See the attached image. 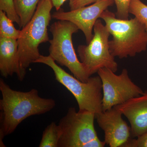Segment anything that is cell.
Segmentation results:
<instances>
[{"mask_svg":"<svg viewBox=\"0 0 147 147\" xmlns=\"http://www.w3.org/2000/svg\"><path fill=\"white\" fill-rule=\"evenodd\" d=\"M0 146L4 137L13 133L18 125L31 116L45 114L53 109L55 100L40 97L37 90L28 92L16 91L11 88L3 79H0Z\"/></svg>","mask_w":147,"mask_h":147,"instance_id":"obj_1","label":"cell"},{"mask_svg":"<svg viewBox=\"0 0 147 147\" xmlns=\"http://www.w3.org/2000/svg\"><path fill=\"white\" fill-rule=\"evenodd\" d=\"M100 18L104 21L105 26L113 36L109 40V45L110 53L115 57H133L146 50L147 30L136 17L127 20L119 19L107 9Z\"/></svg>","mask_w":147,"mask_h":147,"instance_id":"obj_2","label":"cell"},{"mask_svg":"<svg viewBox=\"0 0 147 147\" xmlns=\"http://www.w3.org/2000/svg\"><path fill=\"white\" fill-rule=\"evenodd\" d=\"M53 7L51 0H40L32 18L21 30L17 39L21 70L19 81L24 80L27 69L40 57L39 45L50 40L47 28L52 18Z\"/></svg>","mask_w":147,"mask_h":147,"instance_id":"obj_3","label":"cell"},{"mask_svg":"<svg viewBox=\"0 0 147 147\" xmlns=\"http://www.w3.org/2000/svg\"><path fill=\"white\" fill-rule=\"evenodd\" d=\"M34 63L46 65L52 68L56 80L73 94L80 111H88L95 115L102 110V84L99 76L90 77L87 82H82L67 73L50 56L40 55Z\"/></svg>","mask_w":147,"mask_h":147,"instance_id":"obj_4","label":"cell"},{"mask_svg":"<svg viewBox=\"0 0 147 147\" xmlns=\"http://www.w3.org/2000/svg\"><path fill=\"white\" fill-rule=\"evenodd\" d=\"M79 30L70 21L57 20L53 23L50 28L53 38L49 40V56L60 65L68 68L77 79L87 82L90 76L77 57L72 42V35Z\"/></svg>","mask_w":147,"mask_h":147,"instance_id":"obj_5","label":"cell"},{"mask_svg":"<svg viewBox=\"0 0 147 147\" xmlns=\"http://www.w3.org/2000/svg\"><path fill=\"white\" fill-rule=\"evenodd\" d=\"M95 115L88 111L76 112L69 108L59 122L61 134L58 147H96L97 133L94 125Z\"/></svg>","mask_w":147,"mask_h":147,"instance_id":"obj_6","label":"cell"},{"mask_svg":"<svg viewBox=\"0 0 147 147\" xmlns=\"http://www.w3.org/2000/svg\"><path fill=\"white\" fill-rule=\"evenodd\" d=\"M93 36L87 45H80L77 53L80 61L89 76H91L102 68L114 72L118 70V64L110 50V33L105 25L98 19L93 28Z\"/></svg>","mask_w":147,"mask_h":147,"instance_id":"obj_7","label":"cell"},{"mask_svg":"<svg viewBox=\"0 0 147 147\" xmlns=\"http://www.w3.org/2000/svg\"><path fill=\"white\" fill-rule=\"evenodd\" d=\"M97 73L102 84V111L144 94L145 92L131 81L126 69H123L119 75L107 68L100 69Z\"/></svg>","mask_w":147,"mask_h":147,"instance_id":"obj_8","label":"cell"},{"mask_svg":"<svg viewBox=\"0 0 147 147\" xmlns=\"http://www.w3.org/2000/svg\"><path fill=\"white\" fill-rule=\"evenodd\" d=\"M114 3V0H102L75 10L58 11L52 14V17L56 20L70 21L75 24L83 32L88 44L93 36L92 31L96 22L102 13Z\"/></svg>","mask_w":147,"mask_h":147,"instance_id":"obj_9","label":"cell"},{"mask_svg":"<svg viewBox=\"0 0 147 147\" xmlns=\"http://www.w3.org/2000/svg\"><path fill=\"white\" fill-rule=\"evenodd\" d=\"M122 115L115 107L95 115L98 126L104 131V142L110 147H121L130 138L131 128Z\"/></svg>","mask_w":147,"mask_h":147,"instance_id":"obj_10","label":"cell"},{"mask_svg":"<svg viewBox=\"0 0 147 147\" xmlns=\"http://www.w3.org/2000/svg\"><path fill=\"white\" fill-rule=\"evenodd\" d=\"M115 107L129 121L131 137H137L147 132V91L142 95Z\"/></svg>","mask_w":147,"mask_h":147,"instance_id":"obj_11","label":"cell"},{"mask_svg":"<svg viewBox=\"0 0 147 147\" xmlns=\"http://www.w3.org/2000/svg\"><path fill=\"white\" fill-rule=\"evenodd\" d=\"M0 72L5 78L16 74L21 76L17 40L0 37Z\"/></svg>","mask_w":147,"mask_h":147,"instance_id":"obj_12","label":"cell"},{"mask_svg":"<svg viewBox=\"0 0 147 147\" xmlns=\"http://www.w3.org/2000/svg\"><path fill=\"white\" fill-rule=\"evenodd\" d=\"M40 0H13L15 10L21 21L20 28H23L34 15Z\"/></svg>","mask_w":147,"mask_h":147,"instance_id":"obj_13","label":"cell"},{"mask_svg":"<svg viewBox=\"0 0 147 147\" xmlns=\"http://www.w3.org/2000/svg\"><path fill=\"white\" fill-rule=\"evenodd\" d=\"M61 134L60 127L56 123H51L42 134L39 147H58Z\"/></svg>","mask_w":147,"mask_h":147,"instance_id":"obj_14","label":"cell"},{"mask_svg":"<svg viewBox=\"0 0 147 147\" xmlns=\"http://www.w3.org/2000/svg\"><path fill=\"white\" fill-rule=\"evenodd\" d=\"M13 23L5 13L0 10V37L17 40L19 38L21 30H17Z\"/></svg>","mask_w":147,"mask_h":147,"instance_id":"obj_15","label":"cell"},{"mask_svg":"<svg viewBox=\"0 0 147 147\" xmlns=\"http://www.w3.org/2000/svg\"><path fill=\"white\" fill-rule=\"evenodd\" d=\"M129 12L134 15L146 27L147 30V5L141 0H131Z\"/></svg>","mask_w":147,"mask_h":147,"instance_id":"obj_16","label":"cell"},{"mask_svg":"<svg viewBox=\"0 0 147 147\" xmlns=\"http://www.w3.org/2000/svg\"><path fill=\"white\" fill-rule=\"evenodd\" d=\"M0 10L3 11L13 23L20 26L21 21L15 10L13 0H0Z\"/></svg>","mask_w":147,"mask_h":147,"instance_id":"obj_17","label":"cell"},{"mask_svg":"<svg viewBox=\"0 0 147 147\" xmlns=\"http://www.w3.org/2000/svg\"><path fill=\"white\" fill-rule=\"evenodd\" d=\"M117 7L116 17L121 19H128L129 8L131 0H114Z\"/></svg>","mask_w":147,"mask_h":147,"instance_id":"obj_18","label":"cell"},{"mask_svg":"<svg viewBox=\"0 0 147 147\" xmlns=\"http://www.w3.org/2000/svg\"><path fill=\"white\" fill-rule=\"evenodd\" d=\"M137 138H130L121 147H147V132Z\"/></svg>","mask_w":147,"mask_h":147,"instance_id":"obj_19","label":"cell"},{"mask_svg":"<svg viewBox=\"0 0 147 147\" xmlns=\"http://www.w3.org/2000/svg\"><path fill=\"white\" fill-rule=\"evenodd\" d=\"M102 0H69L70 10H75Z\"/></svg>","mask_w":147,"mask_h":147,"instance_id":"obj_20","label":"cell"},{"mask_svg":"<svg viewBox=\"0 0 147 147\" xmlns=\"http://www.w3.org/2000/svg\"><path fill=\"white\" fill-rule=\"evenodd\" d=\"M67 0H51L53 3V7H55L57 11L59 10L61 6Z\"/></svg>","mask_w":147,"mask_h":147,"instance_id":"obj_21","label":"cell"}]
</instances>
